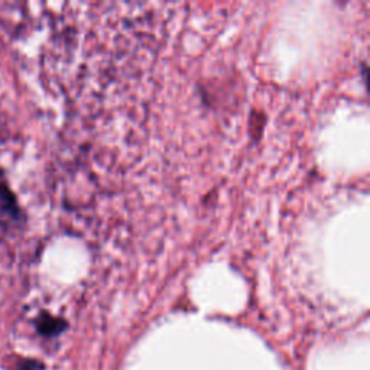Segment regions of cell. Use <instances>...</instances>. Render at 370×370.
Instances as JSON below:
<instances>
[{
  "label": "cell",
  "mask_w": 370,
  "mask_h": 370,
  "mask_svg": "<svg viewBox=\"0 0 370 370\" xmlns=\"http://www.w3.org/2000/svg\"><path fill=\"white\" fill-rule=\"evenodd\" d=\"M36 327H38V331L44 336H57L65 328V323L63 320L54 319V317L47 316V314H42Z\"/></svg>",
  "instance_id": "obj_1"
},
{
  "label": "cell",
  "mask_w": 370,
  "mask_h": 370,
  "mask_svg": "<svg viewBox=\"0 0 370 370\" xmlns=\"http://www.w3.org/2000/svg\"><path fill=\"white\" fill-rule=\"evenodd\" d=\"M25 370H28V369H25Z\"/></svg>",
  "instance_id": "obj_2"
}]
</instances>
